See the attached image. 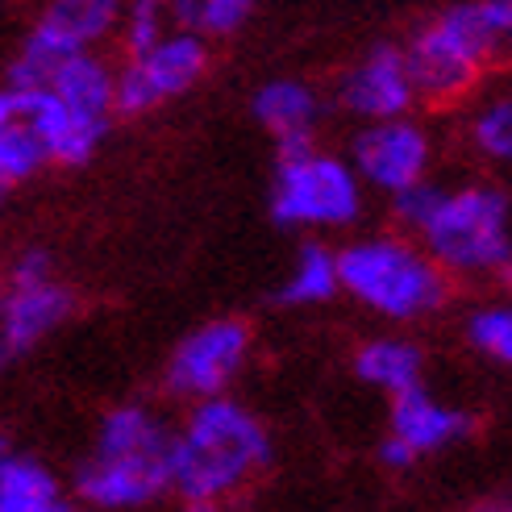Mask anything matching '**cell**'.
Instances as JSON below:
<instances>
[{"mask_svg": "<svg viewBox=\"0 0 512 512\" xmlns=\"http://www.w3.org/2000/svg\"><path fill=\"white\" fill-rule=\"evenodd\" d=\"M271 463V433L234 396L192 400L171 433V492L179 500H229Z\"/></svg>", "mask_w": 512, "mask_h": 512, "instance_id": "1", "label": "cell"}, {"mask_svg": "<svg viewBox=\"0 0 512 512\" xmlns=\"http://www.w3.org/2000/svg\"><path fill=\"white\" fill-rule=\"evenodd\" d=\"M338 284L363 309L388 321H421L446 309L450 275L425 254L396 234L358 238L338 250Z\"/></svg>", "mask_w": 512, "mask_h": 512, "instance_id": "2", "label": "cell"}, {"mask_svg": "<svg viewBox=\"0 0 512 512\" xmlns=\"http://www.w3.org/2000/svg\"><path fill=\"white\" fill-rule=\"evenodd\" d=\"M492 55H500V38L488 0H463V5L442 9L404 46L417 100H433V105H450V100L467 96Z\"/></svg>", "mask_w": 512, "mask_h": 512, "instance_id": "3", "label": "cell"}, {"mask_svg": "<svg viewBox=\"0 0 512 512\" xmlns=\"http://www.w3.org/2000/svg\"><path fill=\"white\" fill-rule=\"evenodd\" d=\"M363 213V179L346 159L321 155L313 138L275 142L271 221L284 229H346Z\"/></svg>", "mask_w": 512, "mask_h": 512, "instance_id": "4", "label": "cell"}, {"mask_svg": "<svg viewBox=\"0 0 512 512\" xmlns=\"http://www.w3.org/2000/svg\"><path fill=\"white\" fill-rule=\"evenodd\" d=\"M417 238L446 275L504 271L512 263V200L492 184L446 192Z\"/></svg>", "mask_w": 512, "mask_h": 512, "instance_id": "5", "label": "cell"}, {"mask_svg": "<svg viewBox=\"0 0 512 512\" xmlns=\"http://www.w3.org/2000/svg\"><path fill=\"white\" fill-rule=\"evenodd\" d=\"M209 71V42L196 30H171L159 46L146 55L125 59L117 71V92H113V113L121 117H142L159 109L163 100L184 96L200 75Z\"/></svg>", "mask_w": 512, "mask_h": 512, "instance_id": "6", "label": "cell"}, {"mask_svg": "<svg viewBox=\"0 0 512 512\" xmlns=\"http://www.w3.org/2000/svg\"><path fill=\"white\" fill-rule=\"evenodd\" d=\"M246 354H250L246 321H234V317L204 321V325L192 329V334L179 338V346L171 350L163 383H167V392L179 396V400L225 396L234 375L246 367Z\"/></svg>", "mask_w": 512, "mask_h": 512, "instance_id": "7", "label": "cell"}, {"mask_svg": "<svg viewBox=\"0 0 512 512\" xmlns=\"http://www.w3.org/2000/svg\"><path fill=\"white\" fill-rule=\"evenodd\" d=\"M429 159H433V142L408 117L367 121L350 142V167L363 179V188H379L388 196L425 179Z\"/></svg>", "mask_w": 512, "mask_h": 512, "instance_id": "8", "label": "cell"}, {"mask_svg": "<svg viewBox=\"0 0 512 512\" xmlns=\"http://www.w3.org/2000/svg\"><path fill=\"white\" fill-rule=\"evenodd\" d=\"M163 492H171V446L167 450H142V454H92L75 471V496L88 508L125 512L146 508Z\"/></svg>", "mask_w": 512, "mask_h": 512, "instance_id": "9", "label": "cell"}, {"mask_svg": "<svg viewBox=\"0 0 512 512\" xmlns=\"http://www.w3.org/2000/svg\"><path fill=\"white\" fill-rule=\"evenodd\" d=\"M338 105L358 121L408 117V109L417 105V88L404 63V46L392 42L371 46L338 80Z\"/></svg>", "mask_w": 512, "mask_h": 512, "instance_id": "10", "label": "cell"}, {"mask_svg": "<svg viewBox=\"0 0 512 512\" xmlns=\"http://www.w3.org/2000/svg\"><path fill=\"white\" fill-rule=\"evenodd\" d=\"M50 125H55L50 88H0V171L13 184L34 179L50 163Z\"/></svg>", "mask_w": 512, "mask_h": 512, "instance_id": "11", "label": "cell"}, {"mask_svg": "<svg viewBox=\"0 0 512 512\" xmlns=\"http://www.w3.org/2000/svg\"><path fill=\"white\" fill-rule=\"evenodd\" d=\"M71 313H75V296L55 275L38 279V284H9V292L0 296V342L9 346V354L34 350Z\"/></svg>", "mask_w": 512, "mask_h": 512, "instance_id": "12", "label": "cell"}, {"mask_svg": "<svg viewBox=\"0 0 512 512\" xmlns=\"http://www.w3.org/2000/svg\"><path fill=\"white\" fill-rule=\"evenodd\" d=\"M392 433L400 442H408L417 454H438L454 442H463L475 433V417L463 413L454 404H442L438 396H429L421 383L404 388L392 396Z\"/></svg>", "mask_w": 512, "mask_h": 512, "instance_id": "13", "label": "cell"}, {"mask_svg": "<svg viewBox=\"0 0 512 512\" xmlns=\"http://www.w3.org/2000/svg\"><path fill=\"white\" fill-rule=\"evenodd\" d=\"M125 13V0H50L42 9L30 38L50 46L55 55H75V50H92L117 34Z\"/></svg>", "mask_w": 512, "mask_h": 512, "instance_id": "14", "label": "cell"}, {"mask_svg": "<svg viewBox=\"0 0 512 512\" xmlns=\"http://www.w3.org/2000/svg\"><path fill=\"white\" fill-rule=\"evenodd\" d=\"M250 113L263 130L284 142V138H313L321 121V96L304 80H271L254 92Z\"/></svg>", "mask_w": 512, "mask_h": 512, "instance_id": "15", "label": "cell"}, {"mask_svg": "<svg viewBox=\"0 0 512 512\" xmlns=\"http://www.w3.org/2000/svg\"><path fill=\"white\" fill-rule=\"evenodd\" d=\"M50 92H55L67 109L88 113V117H113V92H117V71L92 55V50H75L67 55L55 75H50Z\"/></svg>", "mask_w": 512, "mask_h": 512, "instance_id": "16", "label": "cell"}, {"mask_svg": "<svg viewBox=\"0 0 512 512\" xmlns=\"http://www.w3.org/2000/svg\"><path fill=\"white\" fill-rule=\"evenodd\" d=\"M425 371V354L421 346L404 342V338H371L354 350V375L371 383L379 392H404V388H417Z\"/></svg>", "mask_w": 512, "mask_h": 512, "instance_id": "17", "label": "cell"}, {"mask_svg": "<svg viewBox=\"0 0 512 512\" xmlns=\"http://www.w3.org/2000/svg\"><path fill=\"white\" fill-rule=\"evenodd\" d=\"M171 429L167 421L146 404H117L96 425V450L92 454H142V450H167Z\"/></svg>", "mask_w": 512, "mask_h": 512, "instance_id": "18", "label": "cell"}, {"mask_svg": "<svg viewBox=\"0 0 512 512\" xmlns=\"http://www.w3.org/2000/svg\"><path fill=\"white\" fill-rule=\"evenodd\" d=\"M342 292L338 284V250H329L325 242H304L296 250V263L284 275L275 300L288 309H309V304H325Z\"/></svg>", "mask_w": 512, "mask_h": 512, "instance_id": "19", "label": "cell"}, {"mask_svg": "<svg viewBox=\"0 0 512 512\" xmlns=\"http://www.w3.org/2000/svg\"><path fill=\"white\" fill-rule=\"evenodd\" d=\"M46 500H59V479L46 463L13 450L0 458V508H34Z\"/></svg>", "mask_w": 512, "mask_h": 512, "instance_id": "20", "label": "cell"}, {"mask_svg": "<svg viewBox=\"0 0 512 512\" xmlns=\"http://www.w3.org/2000/svg\"><path fill=\"white\" fill-rule=\"evenodd\" d=\"M259 0H171L175 30H196L204 38H225L242 30Z\"/></svg>", "mask_w": 512, "mask_h": 512, "instance_id": "21", "label": "cell"}, {"mask_svg": "<svg viewBox=\"0 0 512 512\" xmlns=\"http://www.w3.org/2000/svg\"><path fill=\"white\" fill-rule=\"evenodd\" d=\"M467 342L479 354H488V358H496V363L512 367V300L475 309L467 317Z\"/></svg>", "mask_w": 512, "mask_h": 512, "instance_id": "22", "label": "cell"}, {"mask_svg": "<svg viewBox=\"0 0 512 512\" xmlns=\"http://www.w3.org/2000/svg\"><path fill=\"white\" fill-rule=\"evenodd\" d=\"M471 142L483 159L512 163V96L488 100V105L471 117Z\"/></svg>", "mask_w": 512, "mask_h": 512, "instance_id": "23", "label": "cell"}, {"mask_svg": "<svg viewBox=\"0 0 512 512\" xmlns=\"http://www.w3.org/2000/svg\"><path fill=\"white\" fill-rule=\"evenodd\" d=\"M117 34H121V46H125V59H138V55H146L150 46H159V42L171 34V25H167L163 5H150V0H134V9H125V13H121Z\"/></svg>", "mask_w": 512, "mask_h": 512, "instance_id": "24", "label": "cell"}, {"mask_svg": "<svg viewBox=\"0 0 512 512\" xmlns=\"http://www.w3.org/2000/svg\"><path fill=\"white\" fill-rule=\"evenodd\" d=\"M446 188L429 184V179H417V184H408L400 192H392V217L400 229H408V234H421L425 221L433 217V209L442 204Z\"/></svg>", "mask_w": 512, "mask_h": 512, "instance_id": "25", "label": "cell"}, {"mask_svg": "<svg viewBox=\"0 0 512 512\" xmlns=\"http://www.w3.org/2000/svg\"><path fill=\"white\" fill-rule=\"evenodd\" d=\"M55 275V263H50L46 250H21L13 267H9V284H38V279H50Z\"/></svg>", "mask_w": 512, "mask_h": 512, "instance_id": "26", "label": "cell"}, {"mask_svg": "<svg viewBox=\"0 0 512 512\" xmlns=\"http://www.w3.org/2000/svg\"><path fill=\"white\" fill-rule=\"evenodd\" d=\"M417 458H421V454H417L413 446H408V442H400L396 433H388V438L379 442V463L388 467V471H408V467L417 463Z\"/></svg>", "mask_w": 512, "mask_h": 512, "instance_id": "27", "label": "cell"}, {"mask_svg": "<svg viewBox=\"0 0 512 512\" xmlns=\"http://www.w3.org/2000/svg\"><path fill=\"white\" fill-rule=\"evenodd\" d=\"M488 13H492V21H496L500 55L512 59V0H488Z\"/></svg>", "mask_w": 512, "mask_h": 512, "instance_id": "28", "label": "cell"}, {"mask_svg": "<svg viewBox=\"0 0 512 512\" xmlns=\"http://www.w3.org/2000/svg\"><path fill=\"white\" fill-rule=\"evenodd\" d=\"M0 512H80V508L59 496V500H46V504H34V508H0Z\"/></svg>", "mask_w": 512, "mask_h": 512, "instance_id": "29", "label": "cell"}, {"mask_svg": "<svg viewBox=\"0 0 512 512\" xmlns=\"http://www.w3.org/2000/svg\"><path fill=\"white\" fill-rule=\"evenodd\" d=\"M179 512H221V504H213V500H184V508Z\"/></svg>", "mask_w": 512, "mask_h": 512, "instance_id": "30", "label": "cell"}, {"mask_svg": "<svg viewBox=\"0 0 512 512\" xmlns=\"http://www.w3.org/2000/svg\"><path fill=\"white\" fill-rule=\"evenodd\" d=\"M475 512H512V500H488V504H479Z\"/></svg>", "mask_w": 512, "mask_h": 512, "instance_id": "31", "label": "cell"}, {"mask_svg": "<svg viewBox=\"0 0 512 512\" xmlns=\"http://www.w3.org/2000/svg\"><path fill=\"white\" fill-rule=\"evenodd\" d=\"M9 192H13V179H9L5 171H0V204H5V200H9Z\"/></svg>", "mask_w": 512, "mask_h": 512, "instance_id": "32", "label": "cell"}, {"mask_svg": "<svg viewBox=\"0 0 512 512\" xmlns=\"http://www.w3.org/2000/svg\"><path fill=\"white\" fill-rule=\"evenodd\" d=\"M500 279H504V288H508V292H512V263H508V267H504V271H500Z\"/></svg>", "mask_w": 512, "mask_h": 512, "instance_id": "33", "label": "cell"}, {"mask_svg": "<svg viewBox=\"0 0 512 512\" xmlns=\"http://www.w3.org/2000/svg\"><path fill=\"white\" fill-rule=\"evenodd\" d=\"M9 454V438H5V433H0V458H5Z\"/></svg>", "mask_w": 512, "mask_h": 512, "instance_id": "34", "label": "cell"}, {"mask_svg": "<svg viewBox=\"0 0 512 512\" xmlns=\"http://www.w3.org/2000/svg\"><path fill=\"white\" fill-rule=\"evenodd\" d=\"M5 358H9V346H5V342H0V363H5Z\"/></svg>", "mask_w": 512, "mask_h": 512, "instance_id": "35", "label": "cell"}, {"mask_svg": "<svg viewBox=\"0 0 512 512\" xmlns=\"http://www.w3.org/2000/svg\"><path fill=\"white\" fill-rule=\"evenodd\" d=\"M150 5H171V0H150Z\"/></svg>", "mask_w": 512, "mask_h": 512, "instance_id": "36", "label": "cell"}]
</instances>
